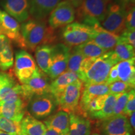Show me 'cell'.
<instances>
[{"instance_id": "obj_1", "label": "cell", "mask_w": 135, "mask_h": 135, "mask_svg": "<svg viewBox=\"0 0 135 135\" xmlns=\"http://www.w3.org/2000/svg\"><path fill=\"white\" fill-rule=\"evenodd\" d=\"M120 62L113 51H108L95 58H85L78 73L84 85L106 83L111 68Z\"/></svg>"}, {"instance_id": "obj_2", "label": "cell", "mask_w": 135, "mask_h": 135, "mask_svg": "<svg viewBox=\"0 0 135 135\" xmlns=\"http://www.w3.org/2000/svg\"><path fill=\"white\" fill-rule=\"evenodd\" d=\"M21 33L26 50L35 51L38 46L51 45L56 40L53 28L47 24L46 20H30L22 23Z\"/></svg>"}, {"instance_id": "obj_3", "label": "cell", "mask_w": 135, "mask_h": 135, "mask_svg": "<svg viewBox=\"0 0 135 135\" xmlns=\"http://www.w3.org/2000/svg\"><path fill=\"white\" fill-rule=\"evenodd\" d=\"M109 1L84 0L75 11L77 19L89 26L94 23H100L106 16Z\"/></svg>"}, {"instance_id": "obj_4", "label": "cell", "mask_w": 135, "mask_h": 135, "mask_svg": "<svg viewBox=\"0 0 135 135\" xmlns=\"http://www.w3.org/2000/svg\"><path fill=\"white\" fill-rule=\"evenodd\" d=\"M125 18V3L109 1L106 16L99 25L107 31L119 36L126 29Z\"/></svg>"}, {"instance_id": "obj_5", "label": "cell", "mask_w": 135, "mask_h": 135, "mask_svg": "<svg viewBox=\"0 0 135 135\" xmlns=\"http://www.w3.org/2000/svg\"><path fill=\"white\" fill-rule=\"evenodd\" d=\"M93 30L84 23L74 22L66 26L62 30V38L68 46H78L91 40Z\"/></svg>"}, {"instance_id": "obj_6", "label": "cell", "mask_w": 135, "mask_h": 135, "mask_svg": "<svg viewBox=\"0 0 135 135\" xmlns=\"http://www.w3.org/2000/svg\"><path fill=\"white\" fill-rule=\"evenodd\" d=\"M83 83L80 79L69 84L57 99L59 109L70 113H77Z\"/></svg>"}, {"instance_id": "obj_7", "label": "cell", "mask_w": 135, "mask_h": 135, "mask_svg": "<svg viewBox=\"0 0 135 135\" xmlns=\"http://www.w3.org/2000/svg\"><path fill=\"white\" fill-rule=\"evenodd\" d=\"M40 69L33 56L25 50L16 52L15 56L14 73L19 81L25 84L33 77Z\"/></svg>"}, {"instance_id": "obj_8", "label": "cell", "mask_w": 135, "mask_h": 135, "mask_svg": "<svg viewBox=\"0 0 135 135\" xmlns=\"http://www.w3.org/2000/svg\"><path fill=\"white\" fill-rule=\"evenodd\" d=\"M28 104L30 114L37 119L48 118L58 106L56 99L51 93L33 97Z\"/></svg>"}, {"instance_id": "obj_9", "label": "cell", "mask_w": 135, "mask_h": 135, "mask_svg": "<svg viewBox=\"0 0 135 135\" xmlns=\"http://www.w3.org/2000/svg\"><path fill=\"white\" fill-rule=\"evenodd\" d=\"M75 9L67 0L61 1L49 15L48 25L53 30L66 26L74 21Z\"/></svg>"}, {"instance_id": "obj_10", "label": "cell", "mask_w": 135, "mask_h": 135, "mask_svg": "<svg viewBox=\"0 0 135 135\" xmlns=\"http://www.w3.org/2000/svg\"><path fill=\"white\" fill-rule=\"evenodd\" d=\"M21 86L25 99L28 103L33 97L50 93L48 78L40 70Z\"/></svg>"}, {"instance_id": "obj_11", "label": "cell", "mask_w": 135, "mask_h": 135, "mask_svg": "<svg viewBox=\"0 0 135 135\" xmlns=\"http://www.w3.org/2000/svg\"><path fill=\"white\" fill-rule=\"evenodd\" d=\"M71 49L65 43L53 45V55L48 75L51 80H55L67 70L69 56Z\"/></svg>"}, {"instance_id": "obj_12", "label": "cell", "mask_w": 135, "mask_h": 135, "mask_svg": "<svg viewBox=\"0 0 135 135\" xmlns=\"http://www.w3.org/2000/svg\"><path fill=\"white\" fill-rule=\"evenodd\" d=\"M0 27L3 35L7 37L11 42H14L18 47L26 50L19 22L4 11H1L0 13Z\"/></svg>"}, {"instance_id": "obj_13", "label": "cell", "mask_w": 135, "mask_h": 135, "mask_svg": "<svg viewBox=\"0 0 135 135\" xmlns=\"http://www.w3.org/2000/svg\"><path fill=\"white\" fill-rule=\"evenodd\" d=\"M101 131L103 135H131V128L127 116H113L103 120Z\"/></svg>"}, {"instance_id": "obj_14", "label": "cell", "mask_w": 135, "mask_h": 135, "mask_svg": "<svg viewBox=\"0 0 135 135\" xmlns=\"http://www.w3.org/2000/svg\"><path fill=\"white\" fill-rule=\"evenodd\" d=\"M5 12L18 22L24 23L30 18L28 0H1Z\"/></svg>"}, {"instance_id": "obj_15", "label": "cell", "mask_w": 135, "mask_h": 135, "mask_svg": "<svg viewBox=\"0 0 135 135\" xmlns=\"http://www.w3.org/2000/svg\"><path fill=\"white\" fill-rule=\"evenodd\" d=\"M91 27L93 30L91 41L107 51L114 48L119 41V35L104 29L98 23H94Z\"/></svg>"}, {"instance_id": "obj_16", "label": "cell", "mask_w": 135, "mask_h": 135, "mask_svg": "<svg viewBox=\"0 0 135 135\" xmlns=\"http://www.w3.org/2000/svg\"><path fill=\"white\" fill-rule=\"evenodd\" d=\"M108 94L109 85L106 83L84 85V88L83 91H82L78 109V111H80L79 114L82 115L84 114L83 115L86 116V108L91 101L99 96Z\"/></svg>"}, {"instance_id": "obj_17", "label": "cell", "mask_w": 135, "mask_h": 135, "mask_svg": "<svg viewBox=\"0 0 135 135\" xmlns=\"http://www.w3.org/2000/svg\"><path fill=\"white\" fill-rule=\"evenodd\" d=\"M28 103L25 101L13 103H0V117L21 123L26 113Z\"/></svg>"}, {"instance_id": "obj_18", "label": "cell", "mask_w": 135, "mask_h": 135, "mask_svg": "<svg viewBox=\"0 0 135 135\" xmlns=\"http://www.w3.org/2000/svg\"><path fill=\"white\" fill-rule=\"evenodd\" d=\"M62 0H30V15L35 20H46Z\"/></svg>"}, {"instance_id": "obj_19", "label": "cell", "mask_w": 135, "mask_h": 135, "mask_svg": "<svg viewBox=\"0 0 135 135\" xmlns=\"http://www.w3.org/2000/svg\"><path fill=\"white\" fill-rule=\"evenodd\" d=\"M69 131L66 135H90L91 124L89 119L79 113H70Z\"/></svg>"}, {"instance_id": "obj_20", "label": "cell", "mask_w": 135, "mask_h": 135, "mask_svg": "<svg viewBox=\"0 0 135 135\" xmlns=\"http://www.w3.org/2000/svg\"><path fill=\"white\" fill-rule=\"evenodd\" d=\"M43 123L46 128L53 129L60 135H66L69 131V114L64 111H59L48 116Z\"/></svg>"}, {"instance_id": "obj_21", "label": "cell", "mask_w": 135, "mask_h": 135, "mask_svg": "<svg viewBox=\"0 0 135 135\" xmlns=\"http://www.w3.org/2000/svg\"><path fill=\"white\" fill-rule=\"evenodd\" d=\"M78 79H79V76L76 73L66 71L51 83L50 93L53 95L57 100L66 88Z\"/></svg>"}, {"instance_id": "obj_22", "label": "cell", "mask_w": 135, "mask_h": 135, "mask_svg": "<svg viewBox=\"0 0 135 135\" xmlns=\"http://www.w3.org/2000/svg\"><path fill=\"white\" fill-rule=\"evenodd\" d=\"M116 65L119 80L131 86H135V58L121 61Z\"/></svg>"}, {"instance_id": "obj_23", "label": "cell", "mask_w": 135, "mask_h": 135, "mask_svg": "<svg viewBox=\"0 0 135 135\" xmlns=\"http://www.w3.org/2000/svg\"><path fill=\"white\" fill-rule=\"evenodd\" d=\"M21 129L23 135H43L46 127L42 121L27 114L21 121Z\"/></svg>"}, {"instance_id": "obj_24", "label": "cell", "mask_w": 135, "mask_h": 135, "mask_svg": "<svg viewBox=\"0 0 135 135\" xmlns=\"http://www.w3.org/2000/svg\"><path fill=\"white\" fill-rule=\"evenodd\" d=\"M53 51V45H41L35 50V58L37 65L40 70L46 75L50 66Z\"/></svg>"}, {"instance_id": "obj_25", "label": "cell", "mask_w": 135, "mask_h": 135, "mask_svg": "<svg viewBox=\"0 0 135 135\" xmlns=\"http://www.w3.org/2000/svg\"><path fill=\"white\" fill-rule=\"evenodd\" d=\"M21 100L26 102L23 96L21 85L19 84L5 87L0 91V103H13Z\"/></svg>"}, {"instance_id": "obj_26", "label": "cell", "mask_w": 135, "mask_h": 135, "mask_svg": "<svg viewBox=\"0 0 135 135\" xmlns=\"http://www.w3.org/2000/svg\"><path fill=\"white\" fill-rule=\"evenodd\" d=\"M119 95L120 94H109L103 108L98 111L89 113L88 115L93 119H99L101 121L111 117L113 116L115 102Z\"/></svg>"}, {"instance_id": "obj_27", "label": "cell", "mask_w": 135, "mask_h": 135, "mask_svg": "<svg viewBox=\"0 0 135 135\" xmlns=\"http://www.w3.org/2000/svg\"><path fill=\"white\" fill-rule=\"evenodd\" d=\"M76 47L84 56V58H98L107 52V51L101 48L92 41H88Z\"/></svg>"}, {"instance_id": "obj_28", "label": "cell", "mask_w": 135, "mask_h": 135, "mask_svg": "<svg viewBox=\"0 0 135 135\" xmlns=\"http://www.w3.org/2000/svg\"><path fill=\"white\" fill-rule=\"evenodd\" d=\"M113 51L120 61L134 58V48L119 39L114 46Z\"/></svg>"}, {"instance_id": "obj_29", "label": "cell", "mask_w": 135, "mask_h": 135, "mask_svg": "<svg viewBox=\"0 0 135 135\" xmlns=\"http://www.w3.org/2000/svg\"><path fill=\"white\" fill-rule=\"evenodd\" d=\"M84 56L81 53L76 47L71 50L68 61L67 65V70L68 71L73 72L78 75L81 66L84 60Z\"/></svg>"}, {"instance_id": "obj_30", "label": "cell", "mask_w": 135, "mask_h": 135, "mask_svg": "<svg viewBox=\"0 0 135 135\" xmlns=\"http://www.w3.org/2000/svg\"><path fill=\"white\" fill-rule=\"evenodd\" d=\"M14 64V55L11 43L0 50V70L7 71L13 67Z\"/></svg>"}, {"instance_id": "obj_31", "label": "cell", "mask_w": 135, "mask_h": 135, "mask_svg": "<svg viewBox=\"0 0 135 135\" xmlns=\"http://www.w3.org/2000/svg\"><path fill=\"white\" fill-rule=\"evenodd\" d=\"M0 131L11 135H22L21 123L0 117Z\"/></svg>"}, {"instance_id": "obj_32", "label": "cell", "mask_w": 135, "mask_h": 135, "mask_svg": "<svg viewBox=\"0 0 135 135\" xmlns=\"http://www.w3.org/2000/svg\"><path fill=\"white\" fill-rule=\"evenodd\" d=\"M108 94H104L98 97L89 103L85 110V116L93 112H96L101 110L104 106Z\"/></svg>"}, {"instance_id": "obj_33", "label": "cell", "mask_w": 135, "mask_h": 135, "mask_svg": "<svg viewBox=\"0 0 135 135\" xmlns=\"http://www.w3.org/2000/svg\"><path fill=\"white\" fill-rule=\"evenodd\" d=\"M133 89L134 88L129 84L119 80L109 84V94H121L130 91Z\"/></svg>"}, {"instance_id": "obj_34", "label": "cell", "mask_w": 135, "mask_h": 135, "mask_svg": "<svg viewBox=\"0 0 135 135\" xmlns=\"http://www.w3.org/2000/svg\"><path fill=\"white\" fill-rule=\"evenodd\" d=\"M125 28L129 31H135V9L132 3L129 6H126Z\"/></svg>"}, {"instance_id": "obj_35", "label": "cell", "mask_w": 135, "mask_h": 135, "mask_svg": "<svg viewBox=\"0 0 135 135\" xmlns=\"http://www.w3.org/2000/svg\"><path fill=\"white\" fill-rule=\"evenodd\" d=\"M128 98V92H125L120 94V95L119 96V97L118 98L115 102L113 116L124 115L123 111H124V109L125 108L126 103H127Z\"/></svg>"}, {"instance_id": "obj_36", "label": "cell", "mask_w": 135, "mask_h": 135, "mask_svg": "<svg viewBox=\"0 0 135 135\" xmlns=\"http://www.w3.org/2000/svg\"><path fill=\"white\" fill-rule=\"evenodd\" d=\"M135 111V91L134 89H131L128 92V101L125 108L124 109L123 113L126 116H130Z\"/></svg>"}, {"instance_id": "obj_37", "label": "cell", "mask_w": 135, "mask_h": 135, "mask_svg": "<svg viewBox=\"0 0 135 135\" xmlns=\"http://www.w3.org/2000/svg\"><path fill=\"white\" fill-rule=\"evenodd\" d=\"M16 84V82L11 74L0 71V91L5 87L11 86Z\"/></svg>"}, {"instance_id": "obj_38", "label": "cell", "mask_w": 135, "mask_h": 135, "mask_svg": "<svg viewBox=\"0 0 135 135\" xmlns=\"http://www.w3.org/2000/svg\"><path fill=\"white\" fill-rule=\"evenodd\" d=\"M119 40L135 48V31L124 30L119 35Z\"/></svg>"}, {"instance_id": "obj_39", "label": "cell", "mask_w": 135, "mask_h": 135, "mask_svg": "<svg viewBox=\"0 0 135 135\" xmlns=\"http://www.w3.org/2000/svg\"><path fill=\"white\" fill-rule=\"evenodd\" d=\"M117 81H119L118 70L117 68H116V65H114L111 68L110 71H109L107 80H106V84L109 85V84Z\"/></svg>"}, {"instance_id": "obj_40", "label": "cell", "mask_w": 135, "mask_h": 135, "mask_svg": "<svg viewBox=\"0 0 135 135\" xmlns=\"http://www.w3.org/2000/svg\"><path fill=\"white\" fill-rule=\"evenodd\" d=\"M11 42L6 36L1 34L0 35V50L5 48L8 45L11 44Z\"/></svg>"}, {"instance_id": "obj_41", "label": "cell", "mask_w": 135, "mask_h": 135, "mask_svg": "<svg viewBox=\"0 0 135 135\" xmlns=\"http://www.w3.org/2000/svg\"><path fill=\"white\" fill-rule=\"evenodd\" d=\"M67 1H69L74 7L77 8L78 6H80V4H81L84 0H67Z\"/></svg>"}, {"instance_id": "obj_42", "label": "cell", "mask_w": 135, "mask_h": 135, "mask_svg": "<svg viewBox=\"0 0 135 135\" xmlns=\"http://www.w3.org/2000/svg\"><path fill=\"white\" fill-rule=\"evenodd\" d=\"M43 135H60L59 133H58L56 131H55L53 129H51V128H46V131H45V133Z\"/></svg>"}, {"instance_id": "obj_43", "label": "cell", "mask_w": 135, "mask_h": 135, "mask_svg": "<svg viewBox=\"0 0 135 135\" xmlns=\"http://www.w3.org/2000/svg\"><path fill=\"white\" fill-rule=\"evenodd\" d=\"M135 113L134 112L133 113L131 114V115L130 116V119H129V124H130L131 127L132 129H134V127H135Z\"/></svg>"}, {"instance_id": "obj_44", "label": "cell", "mask_w": 135, "mask_h": 135, "mask_svg": "<svg viewBox=\"0 0 135 135\" xmlns=\"http://www.w3.org/2000/svg\"><path fill=\"white\" fill-rule=\"evenodd\" d=\"M135 0H126L125 3H132V4H134Z\"/></svg>"}, {"instance_id": "obj_45", "label": "cell", "mask_w": 135, "mask_h": 135, "mask_svg": "<svg viewBox=\"0 0 135 135\" xmlns=\"http://www.w3.org/2000/svg\"><path fill=\"white\" fill-rule=\"evenodd\" d=\"M0 135H11V134H8V133L3 132L2 131H0Z\"/></svg>"}, {"instance_id": "obj_46", "label": "cell", "mask_w": 135, "mask_h": 135, "mask_svg": "<svg viewBox=\"0 0 135 135\" xmlns=\"http://www.w3.org/2000/svg\"><path fill=\"white\" fill-rule=\"evenodd\" d=\"M90 135H101V134H99V133H93V134H91Z\"/></svg>"}, {"instance_id": "obj_47", "label": "cell", "mask_w": 135, "mask_h": 135, "mask_svg": "<svg viewBox=\"0 0 135 135\" xmlns=\"http://www.w3.org/2000/svg\"><path fill=\"white\" fill-rule=\"evenodd\" d=\"M119 1H121V2H123V3H125V2H126V0H119Z\"/></svg>"}, {"instance_id": "obj_48", "label": "cell", "mask_w": 135, "mask_h": 135, "mask_svg": "<svg viewBox=\"0 0 135 135\" xmlns=\"http://www.w3.org/2000/svg\"><path fill=\"white\" fill-rule=\"evenodd\" d=\"M1 34H3V33H2V31H1V27H0V35H1Z\"/></svg>"}, {"instance_id": "obj_49", "label": "cell", "mask_w": 135, "mask_h": 135, "mask_svg": "<svg viewBox=\"0 0 135 135\" xmlns=\"http://www.w3.org/2000/svg\"><path fill=\"white\" fill-rule=\"evenodd\" d=\"M1 10H0V13H1Z\"/></svg>"}, {"instance_id": "obj_50", "label": "cell", "mask_w": 135, "mask_h": 135, "mask_svg": "<svg viewBox=\"0 0 135 135\" xmlns=\"http://www.w3.org/2000/svg\"><path fill=\"white\" fill-rule=\"evenodd\" d=\"M22 135H23V134H22Z\"/></svg>"}]
</instances>
